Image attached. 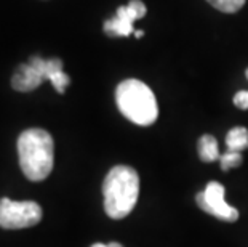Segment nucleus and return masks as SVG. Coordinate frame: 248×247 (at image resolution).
<instances>
[{"label": "nucleus", "mask_w": 248, "mask_h": 247, "mask_svg": "<svg viewBox=\"0 0 248 247\" xmlns=\"http://www.w3.org/2000/svg\"><path fill=\"white\" fill-rule=\"evenodd\" d=\"M245 74L248 77V69L245 71ZM234 104L240 109H248V92H239L234 97Z\"/></svg>", "instance_id": "13"}, {"label": "nucleus", "mask_w": 248, "mask_h": 247, "mask_svg": "<svg viewBox=\"0 0 248 247\" xmlns=\"http://www.w3.org/2000/svg\"><path fill=\"white\" fill-rule=\"evenodd\" d=\"M21 170L31 181H42L53 169L55 145L44 129H28L18 138Z\"/></svg>", "instance_id": "1"}, {"label": "nucleus", "mask_w": 248, "mask_h": 247, "mask_svg": "<svg viewBox=\"0 0 248 247\" xmlns=\"http://www.w3.org/2000/svg\"><path fill=\"white\" fill-rule=\"evenodd\" d=\"M45 79L42 76V72L39 71L34 63H26V65H21L16 72L13 74L12 79V85L15 90L18 92H32L37 87L44 82Z\"/></svg>", "instance_id": "8"}, {"label": "nucleus", "mask_w": 248, "mask_h": 247, "mask_svg": "<svg viewBox=\"0 0 248 247\" xmlns=\"http://www.w3.org/2000/svg\"><path fill=\"white\" fill-rule=\"evenodd\" d=\"M226 145L229 151H244L248 148V130L245 127H235L226 136Z\"/></svg>", "instance_id": "10"}, {"label": "nucleus", "mask_w": 248, "mask_h": 247, "mask_svg": "<svg viewBox=\"0 0 248 247\" xmlns=\"http://www.w3.org/2000/svg\"><path fill=\"white\" fill-rule=\"evenodd\" d=\"M104 210L110 218H125L136 206L140 194V177L128 165H115L104 178Z\"/></svg>", "instance_id": "2"}, {"label": "nucleus", "mask_w": 248, "mask_h": 247, "mask_svg": "<svg viewBox=\"0 0 248 247\" xmlns=\"http://www.w3.org/2000/svg\"><path fill=\"white\" fill-rule=\"evenodd\" d=\"M115 101L120 113L138 125H151L159 115V106L154 93L144 82L126 79L115 90Z\"/></svg>", "instance_id": "3"}, {"label": "nucleus", "mask_w": 248, "mask_h": 247, "mask_svg": "<svg viewBox=\"0 0 248 247\" xmlns=\"http://www.w3.org/2000/svg\"><path fill=\"white\" fill-rule=\"evenodd\" d=\"M42 220V207L34 201L0 199V227L5 230H21L34 227Z\"/></svg>", "instance_id": "4"}, {"label": "nucleus", "mask_w": 248, "mask_h": 247, "mask_svg": "<svg viewBox=\"0 0 248 247\" xmlns=\"http://www.w3.org/2000/svg\"><path fill=\"white\" fill-rule=\"evenodd\" d=\"M142 34H144L142 31H135V35H136V37H142Z\"/></svg>", "instance_id": "15"}, {"label": "nucleus", "mask_w": 248, "mask_h": 247, "mask_svg": "<svg viewBox=\"0 0 248 247\" xmlns=\"http://www.w3.org/2000/svg\"><path fill=\"white\" fill-rule=\"evenodd\" d=\"M219 162H221V169L229 170L232 167H239L242 164V154L239 151L228 149V152H224L223 156H219Z\"/></svg>", "instance_id": "12"}, {"label": "nucleus", "mask_w": 248, "mask_h": 247, "mask_svg": "<svg viewBox=\"0 0 248 247\" xmlns=\"http://www.w3.org/2000/svg\"><path fill=\"white\" fill-rule=\"evenodd\" d=\"M213 5L215 8H218L219 12L224 13H235L244 7L245 0H207Z\"/></svg>", "instance_id": "11"}, {"label": "nucleus", "mask_w": 248, "mask_h": 247, "mask_svg": "<svg viewBox=\"0 0 248 247\" xmlns=\"http://www.w3.org/2000/svg\"><path fill=\"white\" fill-rule=\"evenodd\" d=\"M224 193L226 190L221 183L210 181L205 186V190L195 196V201L205 212L213 215V217L226 220V222H235L239 218V212H237L235 207H232L226 202Z\"/></svg>", "instance_id": "5"}, {"label": "nucleus", "mask_w": 248, "mask_h": 247, "mask_svg": "<svg viewBox=\"0 0 248 247\" xmlns=\"http://www.w3.org/2000/svg\"><path fill=\"white\" fill-rule=\"evenodd\" d=\"M92 247H124V246L119 244V243H110V244H99V243H96V244H93Z\"/></svg>", "instance_id": "14"}, {"label": "nucleus", "mask_w": 248, "mask_h": 247, "mask_svg": "<svg viewBox=\"0 0 248 247\" xmlns=\"http://www.w3.org/2000/svg\"><path fill=\"white\" fill-rule=\"evenodd\" d=\"M199 154L200 159L203 162H213L219 159V151H218V141L212 135H203L199 140Z\"/></svg>", "instance_id": "9"}, {"label": "nucleus", "mask_w": 248, "mask_h": 247, "mask_svg": "<svg viewBox=\"0 0 248 247\" xmlns=\"http://www.w3.org/2000/svg\"><path fill=\"white\" fill-rule=\"evenodd\" d=\"M29 61L34 63V65L39 67V71L42 72L45 81H50L53 83V87L56 88L58 93H64L66 87L71 83V79L62 71V61L60 58L44 60V58H40V56H32Z\"/></svg>", "instance_id": "7"}, {"label": "nucleus", "mask_w": 248, "mask_h": 247, "mask_svg": "<svg viewBox=\"0 0 248 247\" xmlns=\"http://www.w3.org/2000/svg\"><path fill=\"white\" fill-rule=\"evenodd\" d=\"M147 8L141 0H130L126 7H119L112 19L104 23V33L110 37H126L135 34L133 23L146 15Z\"/></svg>", "instance_id": "6"}]
</instances>
